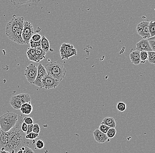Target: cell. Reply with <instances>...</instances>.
<instances>
[{"instance_id": "obj_1", "label": "cell", "mask_w": 155, "mask_h": 153, "mask_svg": "<svg viewBox=\"0 0 155 153\" xmlns=\"http://www.w3.org/2000/svg\"><path fill=\"white\" fill-rule=\"evenodd\" d=\"M22 116L18 115L16 125L8 132V151L10 153H16L23 147L26 146L29 140L25 138L26 133L21 130V126L23 122Z\"/></svg>"}, {"instance_id": "obj_2", "label": "cell", "mask_w": 155, "mask_h": 153, "mask_svg": "<svg viewBox=\"0 0 155 153\" xmlns=\"http://www.w3.org/2000/svg\"><path fill=\"white\" fill-rule=\"evenodd\" d=\"M47 74L58 82H61L64 78L67 71L62 63L53 62L45 65Z\"/></svg>"}, {"instance_id": "obj_3", "label": "cell", "mask_w": 155, "mask_h": 153, "mask_svg": "<svg viewBox=\"0 0 155 153\" xmlns=\"http://www.w3.org/2000/svg\"><path fill=\"white\" fill-rule=\"evenodd\" d=\"M18 115L13 113H6L0 117V128L8 132L14 127L18 121Z\"/></svg>"}, {"instance_id": "obj_4", "label": "cell", "mask_w": 155, "mask_h": 153, "mask_svg": "<svg viewBox=\"0 0 155 153\" xmlns=\"http://www.w3.org/2000/svg\"><path fill=\"white\" fill-rule=\"evenodd\" d=\"M24 18L16 16L14 15L12 19L7 24L5 27V33L8 38H9L16 31L24 27Z\"/></svg>"}, {"instance_id": "obj_5", "label": "cell", "mask_w": 155, "mask_h": 153, "mask_svg": "<svg viewBox=\"0 0 155 153\" xmlns=\"http://www.w3.org/2000/svg\"><path fill=\"white\" fill-rule=\"evenodd\" d=\"M31 98L28 94L22 93L12 96L9 101L12 107L16 110H19L22 105L25 103H31Z\"/></svg>"}, {"instance_id": "obj_6", "label": "cell", "mask_w": 155, "mask_h": 153, "mask_svg": "<svg viewBox=\"0 0 155 153\" xmlns=\"http://www.w3.org/2000/svg\"><path fill=\"white\" fill-rule=\"evenodd\" d=\"M37 73V67L35 65L31 64L26 67L24 74L28 82L33 84L36 78Z\"/></svg>"}, {"instance_id": "obj_7", "label": "cell", "mask_w": 155, "mask_h": 153, "mask_svg": "<svg viewBox=\"0 0 155 153\" xmlns=\"http://www.w3.org/2000/svg\"><path fill=\"white\" fill-rule=\"evenodd\" d=\"M149 23L148 21H142L137 26V32L143 39H148L151 38L149 32Z\"/></svg>"}, {"instance_id": "obj_8", "label": "cell", "mask_w": 155, "mask_h": 153, "mask_svg": "<svg viewBox=\"0 0 155 153\" xmlns=\"http://www.w3.org/2000/svg\"><path fill=\"white\" fill-rule=\"evenodd\" d=\"M60 83V82L57 81L56 79L47 74L41 80L42 88H44L46 90L55 89L58 87Z\"/></svg>"}, {"instance_id": "obj_9", "label": "cell", "mask_w": 155, "mask_h": 153, "mask_svg": "<svg viewBox=\"0 0 155 153\" xmlns=\"http://www.w3.org/2000/svg\"><path fill=\"white\" fill-rule=\"evenodd\" d=\"M38 73L35 80L33 83V85L37 86L41 89L42 88V84H41V80L44 77L47 75L46 70L44 66L41 64H40L38 65Z\"/></svg>"}, {"instance_id": "obj_10", "label": "cell", "mask_w": 155, "mask_h": 153, "mask_svg": "<svg viewBox=\"0 0 155 153\" xmlns=\"http://www.w3.org/2000/svg\"><path fill=\"white\" fill-rule=\"evenodd\" d=\"M11 4L18 8H21L26 6L29 7L36 6L38 4L39 0H28V1H10Z\"/></svg>"}, {"instance_id": "obj_11", "label": "cell", "mask_w": 155, "mask_h": 153, "mask_svg": "<svg viewBox=\"0 0 155 153\" xmlns=\"http://www.w3.org/2000/svg\"><path fill=\"white\" fill-rule=\"evenodd\" d=\"M23 28H20L19 29L16 30L9 38L8 39L15 43L19 45H24V41L22 37V31Z\"/></svg>"}, {"instance_id": "obj_12", "label": "cell", "mask_w": 155, "mask_h": 153, "mask_svg": "<svg viewBox=\"0 0 155 153\" xmlns=\"http://www.w3.org/2000/svg\"><path fill=\"white\" fill-rule=\"evenodd\" d=\"M93 135L95 140L97 143H104L109 141V138H107L106 134L101 132L98 129L95 130L93 132Z\"/></svg>"}, {"instance_id": "obj_13", "label": "cell", "mask_w": 155, "mask_h": 153, "mask_svg": "<svg viewBox=\"0 0 155 153\" xmlns=\"http://www.w3.org/2000/svg\"><path fill=\"white\" fill-rule=\"evenodd\" d=\"M136 50L141 52V51H146V52H150L152 51V49L150 48L149 42L147 39H142L136 44Z\"/></svg>"}, {"instance_id": "obj_14", "label": "cell", "mask_w": 155, "mask_h": 153, "mask_svg": "<svg viewBox=\"0 0 155 153\" xmlns=\"http://www.w3.org/2000/svg\"><path fill=\"white\" fill-rule=\"evenodd\" d=\"M8 151V135L7 132H4L0 128V151Z\"/></svg>"}, {"instance_id": "obj_15", "label": "cell", "mask_w": 155, "mask_h": 153, "mask_svg": "<svg viewBox=\"0 0 155 153\" xmlns=\"http://www.w3.org/2000/svg\"><path fill=\"white\" fill-rule=\"evenodd\" d=\"M34 34V28L33 25L29 21H24L22 35Z\"/></svg>"}, {"instance_id": "obj_16", "label": "cell", "mask_w": 155, "mask_h": 153, "mask_svg": "<svg viewBox=\"0 0 155 153\" xmlns=\"http://www.w3.org/2000/svg\"><path fill=\"white\" fill-rule=\"evenodd\" d=\"M130 58L132 63L133 64L137 65L140 64V52L135 50L131 52L130 55Z\"/></svg>"}, {"instance_id": "obj_17", "label": "cell", "mask_w": 155, "mask_h": 153, "mask_svg": "<svg viewBox=\"0 0 155 153\" xmlns=\"http://www.w3.org/2000/svg\"><path fill=\"white\" fill-rule=\"evenodd\" d=\"M27 55L30 61H32L36 63L39 62L38 58L36 54L35 49L28 48L27 52Z\"/></svg>"}, {"instance_id": "obj_18", "label": "cell", "mask_w": 155, "mask_h": 153, "mask_svg": "<svg viewBox=\"0 0 155 153\" xmlns=\"http://www.w3.org/2000/svg\"><path fill=\"white\" fill-rule=\"evenodd\" d=\"M77 51L75 48H71L66 50L62 55H61L62 60H67L69 58L77 55Z\"/></svg>"}, {"instance_id": "obj_19", "label": "cell", "mask_w": 155, "mask_h": 153, "mask_svg": "<svg viewBox=\"0 0 155 153\" xmlns=\"http://www.w3.org/2000/svg\"><path fill=\"white\" fill-rule=\"evenodd\" d=\"M33 106L31 103H25L22 105L19 110L25 115H29L33 111Z\"/></svg>"}, {"instance_id": "obj_20", "label": "cell", "mask_w": 155, "mask_h": 153, "mask_svg": "<svg viewBox=\"0 0 155 153\" xmlns=\"http://www.w3.org/2000/svg\"><path fill=\"white\" fill-rule=\"evenodd\" d=\"M101 124L107 126L110 128H115L116 126V122L112 117H106L103 120Z\"/></svg>"}, {"instance_id": "obj_21", "label": "cell", "mask_w": 155, "mask_h": 153, "mask_svg": "<svg viewBox=\"0 0 155 153\" xmlns=\"http://www.w3.org/2000/svg\"><path fill=\"white\" fill-rule=\"evenodd\" d=\"M41 49L45 53H47L50 49V44L48 39L45 36H43L41 41Z\"/></svg>"}, {"instance_id": "obj_22", "label": "cell", "mask_w": 155, "mask_h": 153, "mask_svg": "<svg viewBox=\"0 0 155 153\" xmlns=\"http://www.w3.org/2000/svg\"><path fill=\"white\" fill-rule=\"evenodd\" d=\"M35 49L36 54L37 56L39 62H40L45 58L46 53L44 52L41 48H37Z\"/></svg>"}, {"instance_id": "obj_23", "label": "cell", "mask_w": 155, "mask_h": 153, "mask_svg": "<svg viewBox=\"0 0 155 153\" xmlns=\"http://www.w3.org/2000/svg\"><path fill=\"white\" fill-rule=\"evenodd\" d=\"M149 32L151 38L154 37L155 35V21H151L149 23Z\"/></svg>"}, {"instance_id": "obj_24", "label": "cell", "mask_w": 155, "mask_h": 153, "mask_svg": "<svg viewBox=\"0 0 155 153\" xmlns=\"http://www.w3.org/2000/svg\"><path fill=\"white\" fill-rule=\"evenodd\" d=\"M74 47L73 45H72L70 44V43H64L62 44L61 46V48H60V53H61V56L64 54V52L67 50L69 48H73Z\"/></svg>"}, {"instance_id": "obj_25", "label": "cell", "mask_w": 155, "mask_h": 153, "mask_svg": "<svg viewBox=\"0 0 155 153\" xmlns=\"http://www.w3.org/2000/svg\"><path fill=\"white\" fill-rule=\"evenodd\" d=\"M140 63L145 64L147 60H148V53L146 51L140 52Z\"/></svg>"}, {"instance_id": "obj_26", "label": "cell", "mask_w": 155, "mask_h": 153, "mask_svg": "<svg viewBox=\"0 0 155 153\" xmlns=\"http://www.w3.org/2000/svg\"><path fill=\"white\" fill-rule=\"evenodd\" d=\"M148 53V60L149 63L152 64L155 63V52L153 51L147 52Z\"/></svg>"}, {"instance_id": "obj_27", "label": "cell", "mask_w": 155, "mask_h": 153, "mask_svg": "<svg viewBox=\"0 0 155 153\" xmlns=\"http://www.w3.org/2000/svg\"><path fill=\"white\" fill-rule=\"evenodd\" d=\"M116 130L115 128H110L107 131L106 134L108 138H114L116 135Z\"/></svg>"}, {"instance_id": "obj_28", "label": "cell", "mask_w": 155, "mask_h": 153, "mask_svg": "<svg viewBox=\"0 0 155 153\" xmlns=\"http://www.w3.org/2000/svg\"><path fill=\"white\" fill-rule=\"evenodd\" d=\"M117 110H119L120 112H123L125 111L126 108H127V105L124 102H119L117 105L116 106Z\"/></svg>"}, {"instance_id": "obj_29", "label": "cell", "mask_w": 155, "mask_h": 153, "mask_svg": "<svg viewBox=\"0 0 155 153\" xmlns=\"http://www.w3.org/2000/svg\"><path fill=\"white\" fill-rule=\"evenodd\" d=\"M32 36L33 35H22V37L24 41V45L29 44Z\"/></svg>"}, {"instance_id": "obj_30", "label": "cell", "mask_w": 155, "mask_h": 153, "mask_svg": "<svg viewBox=\"0 0 155 153\" xmlns=\"http://www.w3.org/2000/svg\"><path fill=\"white\" fill-rule=\"evenodd\" d=\"M41 41L37 42H35L32 41L30 40L29 44H30L31 48H33V49H37V48H41Z\"/></svg>"}, {"instance_id": "obj_31", "label": "cell", "mask_w": 155, "mask_h": 153, "mask_svg": "<svg viewBox=\"0 0 155 153\" xmlns=\"http://www.w3.org/2000/svg\"><path fill=\"white\" fill-rule=\"evenodd\" d=\"M39 137L38 134L34 133L32 132L26 135L25 138L28 140H33V139H35Z\"/></svg>"}, {"instance_id": "obj_32", "label": "cell", "mask_w": 155, "mask_h": 153, "mask_svg": "<svg viewBox=\"0 0 155 153\" xmlns=\"http://www.w3.org/2000/svg\"><path fill=\"white\" fill-rule=\"evenodd\" d=\"M41 38H42V36L40 35L39 34H35L33 35L31 40L32 41L37 42L41 41Z\"/></svg>"}, {"instance_id": "obj_33", "label": "cell", "mask_w": 155, "mask_h": 153, "mask_svg": "<svg viewBox=\"0 0 155 153\" xmlns=\"http://www.w3.org/2000/svg\"><path fill=\"white\" fill-rule=\"evenodd\" d=\"M109 128H110L108 127L107 126L101 124L100 125L98 129L101 132L106 134L107 132V131L108 130Z\"/></svg>"}, {"instance_id": "obj_34", "label": "cell", "mask_w": 155, "mask_h": 153, "mask_svg": "<svg viewBox=\"0 0 155 153\" xmlns=\"http://www.w3.org/2000/svg\"><path fill=\"white\" fill-rule=\"evenodd\" d=\"M23 121L27 125H33L34 124V120L31 117H25L23 118Z\"/></svg>"}, {"instance_id": "obj_35", "label": "cell", "mask_w": 155, "mask_h": 153, "mask_svg": "<svg viewBox=\"0 0 155 153\" xmlns=\"http://www.w3.org/2000/svg\"><path fill=\"white\" fill-rule=\"evenodd\" d=\"M40 127L38 124H33V126L32 132L34 133L38 134L40 132Z\"/></svg>"}, {"instance_id": "obj_36", "label": "cell", "mask_w": 155, "mask_h": 153, "mask_svg": "<svg viewBox=\"0 0 155 153\" xmlns=\"http://www.w3.org/2000/svg\"><path fill=\"white\" fill-rule=\"evenodd\" d=\"M36 146L38 149H43L45 147V143L42 140H38L36 143Z\"/></svg>"}, {"instance_id": "obj_37", "label": "cell", "mask_w": 155, "mask_h": 153, "mask_svg": "<svg viewBox=\"0 0 155 153\" xmlns=\"http://www.w3.org/2000/svg\"><path fill=\"white\" fill-rule=\"evenodd\" d=\"M149 42V45L151 49H152L153 52L155 51V40H148Z\"/></svg>"}, {"instance_id": "obj_38", "label": "cell", "mask_w": 155, "mask_h": 153, "mask_svg": "<svg viewBox=\"0 0 155 153\" xmlns=\"http://www.w3.org/2000/svg\"><path fill=\"white\" fill-rule=\"evenodd\" d=\"M23 153H35L32 149L29 148L28 146L24 147V152Z\"/></svg>"}, {"instance_id": "obj_39", "label": "cell", "mask_w": 155, "mask_h": 153, "mask_svg": "<svg viewBox=\"0 0 155 153\" xmlns=\"http://www.w3.org/2000/svg\"><path fill=\"white\" fill-rule=\"evenodd\" d=\"M21 130L24 133H26L27 132V130H28V125L27 124H25V123L23 121L22 123V125H21Z\"/></svg>"}, {"instance_id": "obj_40", "label": "cell", "mask_w": 155, "mask_h": 153, "mask_svg": "<svg viewBox=\"0 0 155 153\" xmlns=\"http://www.w3.org/2000/svg\"><path fill=\"white\" fill-rule=\"evenodd\" d=\"M33 126V125H28V130H27L26 135L32 132Z\"/></svg>"}, {"instance_id": "obj_41", "label": "cell", "mask_w": 155, "mask_h": 153, "mask_svg": "<svg viewBox=\"0 0 155 153\" xmlns=\"http://www.w3.org/2000/svg\"><path fill=\"white\" fill-rule=\"evenodd\" d=\"M23 152H24V147L20 149L16 153H23Z\"/></svg>"}, {"instance_id": "obj_42", "label": "cell", "mask_w": 155, "mask_h": 153, "mask_svg": "<svg viewBox=\"0 0 155 153\" xmlns=\"http://www.w3.org/2000/svg\"><path fill=\"white\" fill-rule=\"evenodd\" d=\"M7 151L5 150H2V151H0V153H6Z\"/></svg>"}, {"instance_id": "obj_43", "label": "cell", "mask_w": 155, "mask_h": 153, "mask_svg": "<svg viewBox=\"0 0 155 153\" xmlns=\"http://www.w3.org/2000/svg\"><path fill=\"white\" fill-rule=\"evenodd\" d=\"M6 153H10L9 152L7 151Z\"/></svg>"}]
</instances>
